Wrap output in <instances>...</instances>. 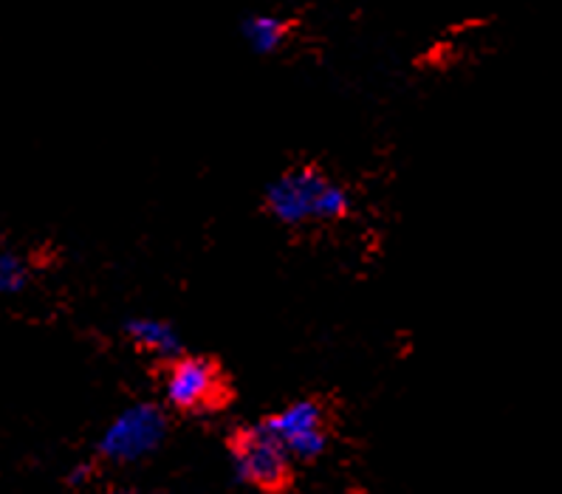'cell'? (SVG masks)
<instances>
[{
	"label": "cell",
	"mask_w": 562,
	"mask_h": 494,
	"mask_svg": "<svg viewBox=\"0 0 562 494\" xmlns=\"http://www.w3.org/2000/svg\"><path fill=\"white\" fill-rule=\"evenodd\" d=\"M260 424L283 444L294 463H314L331 447V415L319 398H297L260 418Z\"/></svg>",
	"instance_id": "obj_5"
},
{
	"label": "cell",
	"mask_w": 562,
	"mask_h": 494,
	"mask_svg": "<svg viewBox=\"0 0 562 494\" xmlns=\"http://www.w3.org/2000/svg\"><path fill=\"white\" fill-rule=\"evenodd\" d=\"M229 458L238 481L263 494H283L294 483V461L283 444L263 427L249 424L229 435Z\"/></svg>",
	"instance_id": "obj_3"
},
{
	"label": "cell",
	"mask_w": 562,
	"mask_h": 494,
	"mask_svg": "<svg viewBox=\"0 0 562 494\" xmlns=\"http://www.w3.org/2000/svg\"><path fill=\"white\" fill-rule=\"evenodd\" d=\"M91 474H93L91 463H80V467L71 469V474H68V483H71V486H86V483L91 481Z\"/></svg>",
	"instance_id": "obj_9"
},
{
	"label": "cell",
	"mask_w": 562,
	"mask_h": 494,
	"mask_svg": "<svg viewBox=\"0 0 562 494\" xmlns=\"http://www.w3.org/2000/svg\"><path fill=\"white\" fill-rule=\"evenodd\" d=\"M153 494H165V492H153Z\"/></svg>",
	"instance_id": "obj_11"
},
{
	"label": "cell",
	"mask_w": 562,
	"mask_h": 494,
	"mask_svg": "<svg viewBox=\"0 0 562 494\" xmlns=\"http://www.w3.org/2000/svg\"><path fill=\"white\" fill-rule=\"evenodd\" d=\"M244 37L258 54H271L289 37V23L274 14H251L244 23Z\"/></svg>",
	"instance_id": "obj_7"
},
{
	"label": "cell",
	"mask_w": 562,
	"mask_h": 494,
	"mask_svg": "<svg viewBox=\"0 0 562 494\" xmlns=\"http://www.w3.org/2000/svg\"><path fill=\"white\" fill-rule=\"evenodd\" d=\"M170 435V418L165 407L153 402H136L120 409L102 429L97 454L108 463H136L150 458Z\"/></svg>",
	"instance_id": "obj_4"
},
{
	"label": "cell",
	"mask_w": 562,
	"mask_h": 494,
	"mask_svg": "<svg viewBox=\"0 0 562 494\" xmlns=\"http://www.w3.org/2000/svg\"><path fill=\"white\" fill-rule=\"evenodd\" d=\"M161 388L165 402L184 415L221 413L232 402L229 379L210 356L181 353L167 359L161 370Z\"/></svg>",
	"instance_id": "obj_2"
},
{
	"label": "cell",
	"mask_w": 562,
	"mask_h": 494,
	"mask_svg": "<svg viewBox=\"0 0 562 494\" xmlns=\"http://www.w3.org/2000/svg\"><path fill=\"white\" fill-rule=\"evenodd\" d=\"M263 206L283 226L334 224L351 212V192L319 167L303 165L271 181Z\"/></svg>",
	"instance_id": "obj_1"
},
{
	"label": "cell",
	"mask_w": 562,
	"mask_h": 494,
	"mask_svg": "<svg viewBox=\"0 0 562 494\" xmlns=\"http://www.w3.org/2000/svg\"><path fill=\"white\" fill-rule=\"evenodd\" d=\"M105 494H136V492H131V489H111V492Z\"/></svg>",
	"instance_id": "obj_10"
},
{
	"label": "cell",
	"mask_w": 562,
	"mask_h": 494,
	"mask_svg": "<svg viewBox=\"0 0 562 494\" xmlns=\"http://www.w3.org/2000/svg\"><path fill=\"white\" fill-rule=\"evenodd\" d=\"M29 283V266L18 255H0V294H18Z\"/></svg>",
	"instance_id": "obj_8"
},
{
	"label": "cell",
	"mask_w": 562,
	"mask_h": 494,
	"mask_svg": "<svg viewBox=\"0 0 562 494\" xmlns=\"http://www.w3.org/2000/svg\"><path fill=\"white\" fill-rule=\"evenodd\" d=\"M125 334L131 339V345H136L145 353L159 356V359H176L181 356V334L176 330V325L159 319V316H136L125 325Z\"/></svg>",
	"instance_id": "obj_6"
}]
</instances>
